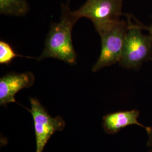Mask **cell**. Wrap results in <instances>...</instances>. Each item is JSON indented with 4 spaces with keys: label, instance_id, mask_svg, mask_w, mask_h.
Wrapping results in <instances>:
<instances>
[{
    "label": "cell",
    "instance_id": "6da1fadb",
    "mask_svg": "<svg viewBox=\"0 0 152 152\" xmlns=\"http://www.w3.org/2000/svg\"><path fill=\"white\" fill-rule=\"evenodd\" d=\"M78 20L69 4H63L60 20L51 26L44 50L38 56V61L51 58L71 65L76 64L77 55L73 45L72 32Z\"/></svg>",
    "mask_w": 152,
    "mask_h": 152
},
{
    "label": "cell",
    "instance_id": "7a4b0ae2",
    "mask_svg": "<svg viewBox=\"0 0 152 152\" xmlns=\"http://www.w3.org/2000/svg\"><path fill=\"white\" fill-rule=\"evenodd\" d=\"M128 27L127 21L119 19L96 28L101 38V51L92 72L119 63Z\"/></svg>",
    "mask_w": 152,
    "mask_h": 152
},
{
    "label": "cell",
    "instance_id": "3957f363",
    "mask_svg": "<svg viewBox=\"0 0 152 152\" xmlns=\"http://www.w3.org/2000/svg\"><path fill=\"white\" fill-rule=\"evenodd\" d=\"M129 27L125 45L119 64L123 68L135 69L149 60L152 59V37L144 34L141 23L135 20L132 22L131 16L127 15Z\"/></svg>",
    "mask_w": 152,
    "mask_h": 152
},
{
    "label": "cell",
    "instance_id": "277c9868",
    "mask_svg": "<svg viewBox=\"0 0 152 152\" xmlns=\"http://www.w3.org/2000/svg\"><path fill=\"white\" fill-rule=\"evenodd\" d=\"M31 109L26 108L32 115L36 140V151L42 152L50 137L56 131L63 130L65 122L60 116L53 117L37 99L29 98Z\"/></svg>",
    "mask_w": 152,
    "mask_h": 152
},
{
    "label": "cell",
    "instance_id": "5b68a950",
    "mask_svg": "<svg viewBox=\"0 0 152 152\" xmlns=\"http://www.w3.org/2000/svg\"><path fill=\"white\" fill-rule=\"evenodd\" d=\"M122 0H86L80 8L73 11L79 19L86 18L95 29L120 19L122 15Z\"/></svg>",
    "mask_w": 152,
    "mask_h": 152
},
{
    "label": "cell",
    "instance_id": "8992f818",
    "mask_svg": "<svg viewBox=\"0 0 152 152\" xmlns=\"http://www.w3.org/2000/svg\"><path fill=\"white\" fill-rule=\"evenodd\" d=\"M35 77L31 72L21 73H10L0 78V105L16 103L15 95L24 88L32 86Z\"/></svg>",
    "mask_w": 152,
    "mask_h": 152
},
{
    "label": "cell",
    "instance_id": "52a82bcc",
    "mask_svg": "<svg viewBox=\"0 0 152 152\" xmlns=\"http://www.w3.org/2000/svg\"><path fill=\"white\" fill-rule=\"evenodd\" d=\"M140 112L138 110L118 111L104 115L103 117L102 127L108 134H115L127 126L136 125L147 130L149 127L139 122L138 118Z\"/></svg>",
    "mask_w": 152,
    "mask_h": 152
},
{
    "label": "cell",
    "instance_id": "ba28073f",
    "mask_svg": "<svg viewBox=\"0 0 152 152\" xmlns=\"http://www.w3.org/2000/svg\"><path fill=\"white\" fill-rule=\"evenodd\" d=\"M29 10L27 0H0V13L10 16H24Z\"/></svg>",
    "mask_w": 152,
    "mask_h": 152
},
{
    "label": "cell",
    "instance_id": "9c48e42d",
    "mask_svg": "<svg viewBox=\"0 0 152 152\" xmlns=\"http://www.w3.org/2000/svg\"><path fill=\"white\" fill-rule=\"evenodd\" d=\"M17 57H24L17 54L11 45L3 40L0 41V64H9Z\"/></svg>",
    "mask_w": 152,
    "mask_h": 152
},
{
    "label": "cell",
    "instance_id": "30bf717a",
    "mask_svg": "<svg viewBox=\"0 0 152 152\" xmlns=\"http://www.w3.org/2000/svg\"><path fill=\"white\" fill-rule=\"evenodd\" d=\"M146 131L148 134L147 145L149 148H152V127H149Z\"/></svg>",
    "mask_w": 152,
    "mask_h": 152
},
{
    "label": "cell",
    "instance_id": "8fae6325",
    "mask_svg": "<svg viewBox=\"0 0 152 152\" xmlns=\"http://www.w3.org/2000/svg\"><path fill=\"white\" fill-rule=\"evenodd\" d=\"M141 26L142 28V29L147 31L149 33V34L152 37V24H151L149 26H145L144 25H142L141 23Z\"/></svg>",
    "mask_w": 152,
    "mask_h": 152
},
{
    "label": "cell",
    "instance_id": "7c38bea8",
    "mask_svg": "<svg viewBox=\"0 0 152 152\" xmlns=\"http://www.w3.org/2000/svg\"><path fill=\"white\" fill-rule=\"evenodd\" d=\"M152 152V150H151V151H149V152Z\"/></svg>",
    "mask_w": 152,
    "mask_h": 152
},
{
    "label": "cell",
    "instance_id": "4fadbf2b",
    "mask_svg": "<svg viewBox=\"0 0 152 152\" xmlns=\"http://www.w3.org/2000/svg\"></svg>",
    "mask_w": 152,
    "mask_h": 152
}]
</instances>
